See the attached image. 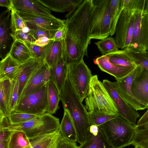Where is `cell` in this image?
Returning a JSON list of instances; mask_svg holds the SVG:
<instances>
[{"label":"cell","mask_w":148,"mask_h":148,"mask_svg":"<svg viewBox=\"0 0 148 148\" xmlns=\"http://www.w3.org/2000/svg\"><path fill=\"white\" fill-rule=\"evenodd\" d=\"M124 50L136 66H140L148 70V51L137 52L127 49Z\"/></svg>","instance_id":"cell-35"},{"label":"cell","mask_w":148,"mask_h":148,"mask_svg":"<svg viewBox=\"0 0 148 148\" xmlns=\"http://www.w3.org/2000/svg\"><path fill=\"white\" fill-rule=\"evenodd\" d=\"M85 99V107L88 112L118 113L110 95L97 75H92L91 78L88 92Z\"/></svg>","instance_id":"cell-5"},{"label":"cell","mask_w":148,"mask_h":148,"mask_svg":"<svg viewBox=\"0 0 148 148\" xmlns=\"http://www.w3.org/2000/svg\"><path fill=\"white\" fill-rule=\"evenodd\" d=\"M38 116L21 113H13L8 117L9 123L15 124L24 122L35 118Z\"/></svg>","instance_id":"cell-39"},{"label":"cell","mask_w":148,"mask_h":148,"mask_svg":"<svg viewBox=\"0 0 148 148\" xmlns=\"http://www.w3.org/2000/svg\"><path fill=\"white\" fill-rule=\"evenodd\" d=\"M7 126L0 131V144L9 139L12 132L8 129Z\"/></svg>","instance_id":"cell-46"},{"label":"cell","mask_w":148,"mask_h":148,"mask_svg":"<svg viewBox=\"0 0 148 148\" xmlns=\"http://www.w3.org/2000/svg\"><path fill=\"white\" fill-rule=\"evenodd\" d=\"M50 11L64 12L73 11L83 2V0H39Z\"/></svg>","instance_id":"cell-23"},{"label":"cell","mask_w":148,"mask_h":148,"mask_svg":"<svg viewBox=\"0 0 148 148\" xmlns=\"http://www.w3.org/2000/svg\"><path fill=\"white\" fill-rule=\"evenodd\" d=\"M32 28L29 29L28 32L36 40L41 38L47 37L53 40L57 30H49L41 27L31 25Z\"/></svg>","instance_id":"cell-38"},{"label":"cell","mask_w":148,"mask_h":148,"mask_svg":"<svg viewBox=\"0 0 148 148\" xmlns=\"http://www.w3.org/2000/svg\"><path fill=\"white\" fill-rule=\"evenodd\" d=\"M94 7L90 28V38L102 40L110 35L111 9L109 0H92Z\"/></svg>","instance_id":"cell-6"},{"label":"cell","mask_w":148,"mask_h":148,"mask_svg":"<svg viewBox=\"0 0 148 148\" xmlns=\"http://www.w3.org/2000/svg\"><path fill=\"white\" fill-rule=\"evenodd\" d=\"M136 127L139 129L148 128V110H147L137 122Z\"/></svg>","instance_id":"cell-44"},{"label":"cell","mask_w":148,"mask_h":148,"mask_svg":"<svg viewBox=\"0 0 148 148\" xmlns=\"http://www.w3.org/2000/svg\"><path fill=\"white\" fill-rule=\"evenodd\" d=\"M76 142L69 141L62 136L59 138L56 148H78Z\"/></svg>","instance_id":"cell-43"},{"label":"cell","mask_w":148,"mask_h":148,"mask_svg":"<svg viewBox=\"0 0 148 148\" xmlns=\"http://www.w3.org/2000/svg\"><path fill=\"white\" fill-rule=\"evenodd\" d=\"M67 78L82 102L87 96L91 78V71L83 60L67 65Z\"/></svg>","instance_id":"cell-8"},{"label":"cell","mask_w":148,"mask_h":148,"mask_svg":"<svg viewBox=\"0 0 148 148\" xmlns=\"http://www.w3.org/2000/svg\"><path fill=\"white\" fill-rule=\"evenodd\" d=\"M111 9V32L110 35L114 34L116 24L123 10L124 0H109Z\"/></svg>","instance_id":"cell-33"},{"label":"cell","mask_w":148,"mask_h":148,"mask_svg":"<svg viewBox=\"0 0 148 148\" xmlns=\"http://www.w3.org/2000/svg\"><path fill=\"white\" fill-rule=\"evenodd\" d=\"M126 49L137 52L148 51V4L135 12L133 34L130 43Z\"/></svg>","instance_id":"cell-9"},{"label":"cell","mask_w":148,"mask_h":148,"mask_svg":"<svg viewBox=\"0 0 148 148\" xmlns=\"http://www.w3.org/2000/svg\"><path fill=\"white\" fill-rule=\"evenodd\" d=\"M137 71L136 66L125 77L116 82L117 90L120 95L126 102L136 111L147 108L135 100L131 92V84L136 76Z\"/></svg>","instance_id":"cell-15"},{"label":"cell","mask_w":148,"mask_h":148,"mask_svg":"<svg viewBox=\"0 0 148 148\" xmlns=\"http://www.w3.org/2000/svg\"><path fill=\"white\" fill-rule=\"evenodd\" d=\"M136 147V148H139V147Z\"/></svg>","instance_id":"cell-54"},{"label":"cell","mask_w":148,"mask_h":148,"mask_svg":"<svg viewBox=\"0 0 148 148\" xmlns=\"http://www.w3.org/2000/svg\"><path fill=\"white\" fill-rule=\"evenodd\" d=\"M49 80V73L48 66L47 68L46 71L44 82L45 84H47Z\"/></svg>","instance_id":"cell-50"},{"label":"cell","mask_w":148,"mask_h":148,"mask_svg":"<svg viewBox=\"0 0 148 148\" xmlns=\"http://www.w3.org/2000/svg\"><path fill=\"white\" fill-rule=\"evenodd\" d=\"M22 67V64H18L9 55L0 61V81L14 79L19 75Z\"/></svg>","instance_id":"cell-21"},{"label":"cell","mask_w":148,"mask_h":148,"mask_svg":"<svg viewBox=\"0 0 148 148\" xmlns=\"http://www.w3.org/2000/svg\"><path fill=\"white\" fill-rule=\"evenodd\" d=\"M12 0H0V6L5 7L11 10L12 9Z\"/></svg>","instance_id":"cell-48"},{"label":"cell","mask_w":148,"mask_h":148,"mask_svg":"<svg viewBox=\"0 0 148 148\" xmlns=\"http://www.w3.org/2000/svg\"><path fill=\"white\" fill-rule=\"evenodd\" d=\"M148 3V0H124L123 8L117 21L115 38L119 48L125 49L131 40L135 20V13L138 9Z\"/></svg>","instance_id":"cell-3"},{"label":"cell","mask_w":148,"mask_h":148,"mask_svg":"<svg viewBox=\"0 0 148 148\" xmlns=\"http://www.w3.org/2000/svg\"><path fill=\"white\" fill-rule=\"evenodd\" d=\"M91 125L98 126L120 115L119 113H113L102 111L88 112Z\"/></svg>","instance_id":"cell-32"},{"label":"cell","mask_w":148,"mask_h":148,"mask_svg":"<svg viewBox=\"0 0 148 148\" xmlns=\"http://www.w3.org/2000/svg\"><path fill=\"white\" fill-rule=\"evenodd\" d=\"M78 148H113L108 143L104 133L99 127L97 134L94 135L89 132L85 141L80 145Z\"/></svg>","instance_id":"cell-25"},{"label":"cell","mask_w":148,"mask_h":148,"mask_svg":"<svg viewBox=\"0 0 148 148\" xmlns=\"http://www.w3.org/2000/svg\"><path fill=\"white\" fill-rule=\"evenodd\" d=\"M64 110L59 130L62 137L69 141L76 142L77 137L75 127L68 112L66 110Z\"/></svg>","instance_id":"cell-26"},{"label":"cell","mask_w":148,"mask_h":148,"mask_svg":"<svg viewBox=\"0 0 148 148\" xmlns=\"http://www.w3.org/2000/svg\"><path fill=\"white\" fill-rule=\"evenodd\" d=\"M131 85V91L135 100L148 108V70L140 66Z\"/></svg>","instance_id":"cell-13"},{"label":"cell","mask_w":148,"mask_h":148,"mask_svg":"<svg viewBox=\"0 0 148 148\" xmlns=\"http://www.w3.org/2000/svg\"><path fill=\"white\" fill-rule=\"evenodd\" d=\"M59 118L49 113L38 116L32 119L22 123L10 124L7 126L11 131H22L29 138L37 135L59 130Z\"/></svg>","instance_id":"cell-7"},{"label":"cell","mask_w":148,"mask_h":148,"mask_svg":"<svg viewBox=\"0 0 148 148\" xmlns=\"http://www.w3.org/2000/svg\"><path fill=\"white\" fill-rule=\"evenodd\" d=\"M108 60L112 63L125 67H136L131 58L125 53L124 49L108 53Z\"/></svg>","instance_id":"cell-29"},{"label":"cell","mask_w":148,"mask_h":148,"mask_svg":"<svg viewBox=\"0 0 148 148\" xmlns=\"http://www.w3.org/2000/svg\"><path fill=\"white\" fill-rule=\"evenodd\" d=\"M15 32L11 10L7 8L0 14V57L2 60L9 55L16 40Z\"/></svg>","instance_id":"cell-11"},{"label":"cell","mask_w":148,"mask_h":148,"mask_svg":"<svg viewBox=\"0 0 148 148\" xmlns=\"http://www.w3.org/2000/svg\"><path fill=\"white\" fill-rule=\"evenodd\" d=\"M100 51L102 55L116 51L119 50V48L114 38L108 37L95 43Z\"/></svg>","instance_id":"cell-37"},{"label":"cell","mask_w":148,"mask_h":148,"mask_svg":"<svg viewBox=\"0 0 148 148\" xmlns=\"http://www.w3.org/2000/svg\"><path fill=\"white\" fill-rule=\"evenodd\" d=\"M12 9L17 12L55 17L39 0H12Z\"/></svg>","instance_id":"cell-17"},{"label":"cell","mask_w":148,"mask_h":148,"mask_svg":"<svg viewBox=\"0 0 148 148\" xmlns=\"http://www.w3.org/2000/svg\"><path fill=\"white\" fill-rule=\"evenodd\" d=\"M18 98V76L13 80L11 99L12 113L17 104Z\"/></svg>","instance_id":"cell-41"},{"label":"cell","mask_w":148,"mask_h":148,"mask_svg":"<svg viewBox=\"0 0 148 148\" xmlns=\"http://www.w3.org/2000/svg\"><path fill=\"white\" fill-rule=\"evenodd\" d=\"M102 83L114 102L120 116L131 124L136 125L135 123L140 115L120 95L116 82H112L105 79Z\"/></svg>","instance_id":"cell-12"},{"label":"cell","mask_w":148,"mask_h":148,"mask_svg":"<svg viewBox=\"0 0 148 148\" xmlns=\"http://www.w3.org/2000/svg\"><path fill=\"white\" fill-rule=\"evenodd\" d=\"M99 130V127L95 125H92L90 126L89 132L94 135L97 134Z\"/></svg>","instance_id":"cell-49"},{"label":"cell","mask_w":148,"mask_h":148,"mask_svg":"<svg viewBox=\"0 0 148 148\" xmlns=\"http://www.w3.org/2000/svg\"><path fill=\"white\" fill-rule=\"evenodd\" d=\"M49 68V80L56 85L60 94L67 78V65L62 57L55 64Z\"/></svg>","instance_id":"cell-20"},{"label":"cell","mask_w":148,"mask_h":148,"mask_svg":"<svg viewBox=\"0 0 148 148\" xmlns=\"http://www.w3.org/2000/svg\"><path fill=\"white\" fill-rule=\"evenodd\" d=\"M130 145L140 148H148V128L139 129L136 126Z\"/></svg>","instance_id":"cell-36"},{"label":"cell","mask_w":148,"mask_h":148,"mask_svg":"<svg viewBox=\"0 0 148 148\" xmlns=\"http://www.w3.org/2000/svg\"><path fill=\"white\" fill-rule=\"evenodd\" d=\"M48 106L46 113L52 115L59 108L60 93L56 86L51 80L47 83Z\"/></svg>","instance_id":"cell-28"},{"label":"cell","mask_w":148,"mask_h":148,"mask_svg":"<svg viewBox=\"0 0 148 148\" xmlns=\"http://www.w3.org/2000/svg\"><path fill=\"white\" fill-rule=\"evenodd\" d=\"M9 55L19 64H23L31 58L30 52L24 42L16 40Z\"/></svg>","instance_id":"cell-27"},{"label":"cell","mask_w":148,"mask_h":148,"mask_svg":"<svg viewBox=\"0 0 148 148\" xmlns=\"http://www.w3.org/2000/svg\"><path fill=\"white\" fill-rule=\"evenodd\" d=\"M8 122L7 120V119H5L3 121H0V131H1L6 126Z\"/></svg>","instance_id":"cell-52"},{"label":"cell","mask_w":148,"mask_h":148,"mask_svg":"<svg viewBox=\"0 0 148 148\" xmlns=\"http://www.w3.org/2000/svg\"><path fill=\"white\" fill-rule=\"evenodd\" d=\"M47 106V83L19 101L12 113L40 115L46 112Z\"/></svg>","instance_id":"cell-10"},{"label":"cell","mask_w":148,"mask_h":148,"mask_svg":"<svg viewBox=\"0 0 148 148\" xmlns=\"http://www.w3.org/2000/svg\"><path fill=\"white\" fill-rule=\"evenodd\" d=\"M52 40L47 37L40 38L36 40L34 43L41 47H44L48 45Z\"/></svg>","instance_id":"cell-47"},{"label":"cell","mask_w":148,"mask_h":148,"mask_svg":"<svg viewBox=\"0 0 148 148\" xmlns=\"http://www.w3.org/2000/svg\"><path fill=\"white\" fill-rule=\"evenodd\" d=\"M10 138L0 144V148H9Z\"/></svg>","instance_id":"cell-51"},{"label":"cell","mask_w":148,"mask_h":148,"mask_svg":"<svg viewBox=\"0 0 148 148\" xmlns=\"http://www.w3.org/2000/svg\"><path fill=\"white\" fill-rule=\"evenodd\" d=\"M11 10L12 23L15 31L25 29L27 28L25 23L15 10L12 9Z\"/></svg>","instance_id":"cell-40"},{"label":"cell","mask_w":148,"mask_h":148,"mask_svg":"<svg viewBox=\"0 0 148 148\" xmlns=\"http://www.w3.org/2000/svg\"><path fill=\"white\" fill-rule=\"evenodd\" d=\"M26 24L39 26L47 29L57 30L64 24V20L47 16L16 12Z\"/></svg>","instance_id":"cell-14"},{"label":"cell","mask_w":148,"mask_h":148,"mask_svg":"<svg viewBox=\"0 0 148 148\" xmlns=\"http://www.w3.org/2000/svg\"><path fill=\"white\" fill-rule=\"evenodd\" d=\"M15 36L16 40L23 42L26 41L34 43L36 40L28 32L22 30L15 31Z\"/></svg>","instance_id":"cell-42"},{"label":"cell","mask_w":148,"mask_h":148,"mask_svg":"<svg viewBox=\"0 0 148 148\" xmlns=\"http://www.w3.org/2000/svg\"><path fill=\"white\" fill-rule=\"evenodd\" d=\"M62 41L53 40L50 49L44 60L49 68L55 64L62 57Z\"/></svg>","instance_id":"cell-30"},{"label":"cell","mask_w":148,"mask_h":148,"mask_svg":"<svg viewBox=\"0 0 148 148\" xmlns=\"http://www.w3.org/2000/svg\"><path fill=\"white\" fill-rule=\"evenodd\" d=\"M6 119L7 118L0 106V121H3Z\"/></svg>","instance_id":"cell-53"},{"label":"cell","mask_w":148,"mask_h":148,"mask_svg":"<svg viewBox=\"0 0 148 148\" xmlns=\"http://www.w3.org/2000/svg\"><path fill=\"white\" fill-rule=\"evenodd\" d=\"M61 136L59 130L29 138L30 143L23 148H56Z\"/></svg>","instance_id":"cell-19"},{"label":"cell","mask_w":148,"mask_h":148,"mask_svg":"<svg viewBox=\"0 0 148 148\" xmlns=\"http://www.w3.org/2000/svg\"><path fill=\"white\" fill-rule=\"evenodd\" d=\"M60 96L64 109L68 112L75 127L77 142L81 145L85 141L88 135L91 124L85 106L82 103L67 78Z\"/></svg>","instance_id":"cell-2"},{"label":"cell","mask_w":148,"mask_h":148,"mask_svg":"<svg viewBox=\"0 0 148 148\" xmlns=\"http://www.w3.org/2000/svg\"><path fill=\"white\" fill-rule=\"evenodd\" d=\"M13 80L9 79L0 81V106L7 119L12 113Z\"/></svg>","instance_id":"cell-22"},{"label":"cell","mask_w":148,"mask_h":148,"mask_svg":"<svg viewBox=\"0 0 148 148\" xmlns=\"http://www.w3.org/2000/svg\"><path fill=\"white\" fill-rule=\"evenodd\" d=\"M136 126L120 116L99 127L113 148H123L130 145Z\"/></svg>","instance_id":"cell-4"},{"label":"cell","mask_w":148,"mask_h":148,"mask_svg":"<svg viewBox=\"0 0 148 148\" xmlns=\"http://www.w3.org/2000/svg\"><path fill=\"white\" fill-rule=\"evenodd\" d=\"M93 7L92 0H83L64 20L66 32L62 41V57L67 65L83 60L84 56H88Z\"/></svg>","instance_id":"cell-1"},{"label":"cell","mask_w":148,"mask_h":148,"mask_svg":"<svg viewBox=\"0 0 148 148\" xmlns=\"http://www.w3.org/2000/svg\"><path fill=\"white\" fill-rule=\"evenodd\" d=\"M66 32V27L64 23L56 32L53 40L54 41H62L64 38Z\"/></svg>","instance_id":"cell-45"},{"label":"cell","mask_w":148,"mask_h":148,"mask_svg":"<svg viewBox=\"0 0 148 148\" xmlns=\"http://www.w3.org/2000/svg\"><path fill=\"white\" fill-rule=\"evenodd\" d=\"M53 42L52 40L48 45L44 47L38 46L34 43L27 42H23L28 48L31 58L36 59H41L44 61L49 52Z\"/></svg>","instance_id":"cell-31"},{"label":"cell","mask_w":148,"mask_h":148,"mask_svg":"<svg viewBox=\"0 0 148 148\" xmlns=\"http://www.w3.org/2000/svg\"><path fill=\"white\" fill-rule=\"evenodd\" d=\"M48 66L44 62L33 73L25 85L18 99V103L21 99L35 92L45 84L44 80Z\"/></svg>","instance_id":"cell-18"},{"label":"cell","mask_w":148,"mask_h":148,"mask_svg":"<svg viewBox=\"0 0 148 148\" xmlns=\"http://www.w3.org/2000/svg\"><path fill=\"white\" fill-rule=\"evenodd\" d=\"M44 62V61L42 60L36 59L31 58L27 61L22 64V71L18 76V99L25 85L32 74Z\"/></svg>","instance_id":"cell-24"},{"label":"cell","mask_w":148,"mask_h":148,"mask_svg":"<svg viewBox=\"0 0 148 148\" xmlns=\"http://www.w3.org/2000/svg\"><path fill=\"white\" fill-rule=\"evenodd\" d=\"M135 148H136V147H135Z\"/></svg>","instance_id":"cell-55"},{"label":"cell","mask_w":148,"mask_h":148,"mask_svg":"<svg viewBox=\"0 0 148 148\" xmlns=\"http://www.w3.org/2000/svg\"><path fill=\"white\" fill-rule=\"evenodd\" d=\"M94 62L101 70L113 76L116 81L125 77L136 67H125L112 63L108 60V53L97 57Z\"/></svg>","instance_id":"cell-16"},{"label":"cell","mask_w":148,"mask_h":148,"mask_svg":"<svg viewBox=\"0 0 148 148\" xmlns=\"http://www.w3.org/2000/svg\"><path fill=\"white\" fill-rule=\"evenodd\" d=\"M9 143V148H23L30 142L26 134L22 131H12Z\"/></svg>","instance_id":"cell-34"}]
</instances>
